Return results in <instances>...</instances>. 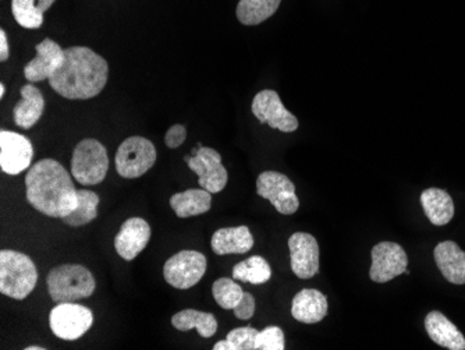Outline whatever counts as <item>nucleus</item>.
Returning <instances> with one entry per match:
<instances>
[{
	"label": "nucleus",
	"instance_id": "obj_23",
	"mask_svg": "<svg viewBox=\"0 0 465 350\" xmlns=\"http://www.w3.org/2000/svg\"><path fill=\"white\" fill-rule=\"evenodd\" d=\"M212 193L205 189H190L173 194L170 198V207L178 218L203 216L211 209Z\"/></svg>",
	"mask_w": 465,
	"mask_h": 350
},
{
	"label": "nucleus",
	"instance_id": "obj_9",
	"mask_svg": "<svg viewBox=\"0 0 465 350\" xmlns=\"http://www.w3.org/2000/svg\"><path fill=\"white\" fill-rule=\"evenodd\" d=\"M257 193L265 200L270 201L276 211L283 216H293L300 208L296 186L283 173L275 170L260 173L257 179Z\"/></svg>",
	"mask_w": 465,
	"mask_h": 350
},
{
	"label": "nucleus",
	"instance_id": "obj_34",
	"mask_svg": "<svg viewBox=\"0 0 465 350\" xmlns=\"http://www.w3.org/2000/svg\"><path fill=\"white\" fill-rule=\"evenodd\" d=\"M9 55L10 48L6 32H5V30H0V60H2V62H6L7 59H9Z\"/></svg>",
	"mask_w": 465,
	"mask_h": 350
},
{
	"label": "nucleus",
	"instance_id": "obj_18",
	"mask_svg": "<svg viewBox=\"0 0 465 350\" xmlns=\"http://www.w3.org/2000/svg\"><path fill=\"white\" fill-rule=\"evenodd\" d=\"M436 265L442 275L454 285L465 283V252L460 249L457 243L447 240L439 243L433 252Z\"/></svg>",
	"mask_w": 465,
	"mask_h": 350
},
{
	"label": "nucleus",
	"instance_id": "obj_10",
	"mask_svg": "<svg viewBox=\"0 0 465 350\" xmlns=\"http://www.w3.org/2000/svg\"><path fill=\"white\" fill-rule=\"evenodd\" d=\"M186 162L198 176L199 186L209 193H221L226 188L229 175L218 151L209 147L198 148L194 151L193 157H186Z\"/></svg>",
	"mask_w": 465,
	"mask_h": 350
},
{
	"label": "nucleus",
	"instance_id": "obj_36",
	"mask_svg": "<svg viewBox=\"0 0 465 350\" xmlns=\"http://www.w3.org/2000/svg\"><path fill=\"white\" fill-rule=\"evenodd\" d=\"M5 93H6V88H5V84H0V98H4Z\"/></svg>",
	"mask_w": 465,
	"mask_h": 350
},
{
	"label": "nucleus",
	"instance_id": "obj_20",
	"mask_svg": "<svg viewBox=\"0 0 465 350\" xmlns=\"http://www.w3.org/2000/svg\"><path fill=\"white\" fill-rule=\"evenodd\" d=\"M425 329L435 344L451 350H465L464 335L441 311H431L425 318Z\"/></svg>",
	"mask_w": 465,
	"mask_h": 350
},
{
	"label": "nucleus",
	"instance_id": "obj_33",
	"mask_svg": "<svg viewBox=\"0 0 465 350\" xmlns=\"http://www.w3.org/2000/svg\"><path fill=\"white\" fill-rule=\"evenodd\" d=\"M239 319H250L255 313V299L251 293L244 292L242 300L239 301L236 308L232 309Z\"/></svg>",
	"mask_w": 465,
	"mask_h": 350
},
{
	"label": "nucleus",
	"instance_id": "obj_25",
	"mask_svg": "<svg viewBox=\"0 0 465 350\" xmlns=\"http://www.w3.org/2000/svg\"><path fill=\"white\" fill-rule=\"evenodd\" d=\"M56 0H12V12L15 22L28 30L42 27L43 13Z\"/></svg>",
	"mask_w": 465,
	"mask_h": 350
},
{
	"label": "nucleus",
	"instance_id": "obj_2",
	"mask_svg": "<svg viewBox=\"0 0 465 350\" xmlns=\"http://www.w3.org/2000/svg\"><path fill=\"white\" fill-rule=\"evenodd\" d=\"M109 65L87 47L65 51V63L50 78V88L66 99H91L104 91Z\"/></svg>",
	"mask_w": 465,
	"mask_h": 350
},
{
	"label": "nucleus",
	"instance_id": "obj_11",
	"mask_svg": "<svg viewBox=\"0 0 465 350\" xmlns=\"http://www.w3.org/2000/svg\"><path fill=\"white\" fill-rule=\"evenodd\" d=\"M252 114L262 124L283 133H293L298 129V119L285 108L282 99L273 89H263L255 96L251 105Z\"/></svg>",
	"mask_w": 465,
	"mask_h": 350
},
{
	"label": "nucleus",
	"instance_id": "obj_3",
	"mask_svg": "<svg viewBox=\"0 0 465 350\" xmlns=\"http://www.w3.org/2000/svg\"><path fill=\"white\" fill-rule=\"evenodd\" d=\"M38 271L24 253L2 250L0 253V292L14 300H24L34 290Z\"/></svg>",
	"mask_w": 465,
	"mask_h": 350
},
{
	"label": "nucleus",
	"instance_id": "obj_17",
	"mask_svg": "<svg viewBox=\"0 0 465 350\" xmlns=\"http://www.w3.org/2000/svg\"><path fill=\"white\" fill-rule=\"evenodd\" d=\"M328 299L316 289H303L294 296L291 314L298 323L316 324L328 314Z\"/></svg>",
	"mask_w": 465,
	"mask_h": 350
},
{
	"label": "nucleus",
	"instance_id": "obj_5",
	"mask_svg": "<svg viewBox=\"0 0 465 350\" xmlns=\"http://www.w3.org/2000/svg\"><path fill=\"white\" fill-rule=\"evenodd\" d=\"M109 170L106 147L96 139H86L74 148L71 175L80 185L96 186L102 183Z\"/></svg>",
	"mask_w": 465,
	"mask_h": 350
},
{
	"label": "nucleus",
	"instance_id": "obj_6",
	"mask_svg": "<svg viewBox=\"0 0 465 350\" xmlns=\"http://www.w3.org/2000/svg\"><path fill=\"white\" fill-rule=\"evenodd\" d=\"M155 162L157 148L152 142L140 135H132L124 140L114 158L117 173L124 179L141 178Z\"/></svg>",
	"mask_w": 465,
	"mask_h": 350
},
{
	"label": "nucleus",
	"instance_id": "obj_21",
	"mask_svg": "<svg viewBox=\"0 0 465 350\" xmlns=\"http://www.w3.org/2000/svg\"><path fill=\"white\" fill-rule=\"evenodd\" d=\"M43 109L45 99L41 89L31 83L27 84L22 88V101L17 102L13 111L14 124L22 129L30 130L42 116Z\"/></svg>",
	"mask_w": 465,
	"mask_h": 350
},
{
	"label": "nucleus",
	"instance_id": "obj_13",
	"mask_svg": "<svg viewBox=\"0 0 465 350\" xmlns=\"http://www.w3.org/2000/svg\"><path fill=\"white\" fill-rule=\"evenodd\" d=\"M34 157V147L25 135L2 130L0 133V168L7 175H20L28 170Z\"/></svg>",
	"mask_w": 465,
	"mask_h": 350
},
{
	"label": "nucleus",
	"instance_id": "obj_29",
	"mask_svg": "<svg viewBox=\"0 0 465 350\" xmlns=\"http://www.w3.org/2000/svg\"><path fill=\"white\" fill-rule=\"evenodd\" d=\"M212 295L222 309L232 310L242 300L244 290L239 283L230 278H221V280L214 281V286H212Z\"/></svg>",
	"mask_w": 465,
	"mask_h": 350
},
{
	"label": "nucleus",
	"instance_id": "obj_12",
	"mask_svg": "<svg viewBox=\"0 0 465 350\" xmlns=\"http://www.w3.org/2000/svg\"><path fill=\"white\" fill-rule=\"evenodd\" d=\"M407 253L397 243L382 242L372 249L369 277L374 282H389L401 273L407 272Z\"/></svg>",
	"mask_w": 465,
	"mask_h": 350
},
{
	"label": "nucleus",
	"instance_id": "obj_32",
	"mask_svg": "<svg viewBox=\"0 0 465 350\" xmlns=\"http://www.w3.org/2000/svg\"><path fill=\"white\" fill-rule=\"evenodd\" d=\"M186 139H187V129L183 124H173L166 133L165 144L166 147L175 150V148L180 147Z\"/></svg>",
	"mask_w": 465,
	"mask_h": 350
},
{
	"label": "nucleus",
	"instance_id": "obj_4",
	"mask_svg": "<svg viewBox=\"0 0 465 350\" xmlns=\"http://www.w3.org/2000/svg\"><path fill=\"white\" fill-rule=\"evenodd\" d=\"M48 292L56 303H74L96 292V278L80 264H63L50 270L46 278Z\"/></svg>",
	"mask_w": 465,
	"mask_h": 350
},
{
	"label": "nucleus",
	"instance_id": "obj_26",
	"mask_svg": "<svg viewBox=\"0 0 465 350\" xmlns=\"http://www.w3.org/2000/svg\"><path fill=\"white\" fill-rule=\"evenodd\" d=\"M282 0H240L237 19L244 25H258L275 14Z\"/></svg>",
	"mask_w": 465,
	"mask_h": 350
},
{
	"label": "nucleus",
	"instance_id": "obj_24",
	"mask_svg": "<svg viewBox=\"0 0 465 350\" xmlns=\"http://www.w3.org/2000/svg\"><path fill=\"white\" fill-rule=\"evenodd\" d=\"M172 324L178 331L187 332L196 329L203 338H211L218 331V321L214 314L204 313L194 309L176 313L172 317Z\"/></svg>",
	"mask_w": 465,
	"mask_h": 350
},
{
	"label": "nucleus",
	"instance_id": "obj_7",
	"mask_svg": "<svg viewBox=\"0 0 465 350\" xmlns=\"http://www.w3.org/2000/svg\"><path fill=\"white\" fill-rule=\"evenodd\" d=\"M206 272V257L196 250H181L169 258L163 267L166 282L180 290L196 286Z\"/></svg>",
	"mask_w": 465,
	"mask_h": 350
},
{
	"label": "nucleus",
	"instance_id": "obj_37",
	"mask_svg": "<svg viewBox=\"0 0 465 350\" xmlns=\"http://www.w3.org/2000/svg\"><path fill=\"white\" fill-rule=\"evenodd\" d=\"M45 347L42 346H28L25 347V350H43Z\"/></svg>",
	"mask_w": 465,
	"mask_h": 350
},
{
	"label": "nucleus",
	"instance_id": "obj_8",
	"mask_svg": "<svg viewBox=\"0 0 465 350\" xmlns=\"http://www.w3.org/2000/svg\"><path fill=\"white\" fill-rule=\"evenodd\" d=\"M50 324L58 338L76 341L91 329L94 314L81 304L59 303L50 311Z\"/></svg>",
	"mask_w": 465,
	"mask_h": 350
},
{
	"label": "nucleus",
	"instance_id": "obj_28",
	"mask_svg": "<svg viewBox=\"0 0 465 350\" xmlns=\"http://www.w3.org/2000/svg\"><path fill=\"white\" fill-rule=\"evenodd\" d=\"M78 194V206L71 212L70 216L61 218L63 224L68 226H84L98 216L99 196L96 191L77 190Z\"/></svg>",
	"mask_w": 465,
	"mask_h": 350
},
{
	"label": "nucleus",
	"instance_id": "obj_31",
	"mask_svg": "<svg viewBox=\"0 0 465 350\" xmlns=\"http://www.w3.org/2000/svg\"><path fill=\"white\" fill-rule=\"evenodd\" d=\"M257 329L252 327H242V328L232 329L227 334V338L232 342L234 350H255L258 336Z\"/></svg>",
	"mask_w": 465,
	"mask_h": 350
},
{
	"label": "nucleus",
	"instance_id": "obj_1",
	"mask_svg": "<svg viewBox=\"0 0 465 350\" xmlns=\"http://www.w3.org/2000/svg\"><path fill=\"white\" fill-rule=\"evenodd\" d=\"M27 200L43 216L65 218L78 206V194L70 173L58 161H38L25 176Z\"/></svg>",
	"mask_w": 465,
	"mask_h": 350
},
{
	"label": "nucleus",
	"instance_id": "obj_15",
	"mask_svg": "<svg viewBox=\"0 0 465 350\" xmlns=\"http://www.w3.org/2000/svg\"><path fill=\"white\" fill-rule=\"evenodd\" d=\"M37 56L24 68V76L30 83L50 80L65 63V51L55 41L46 38L38 43Z\"/></svg>",
	"mask_w": 465,
	"mask_h": 350
},
{
	"label": "nucleus",
	"instance_id": "obj_19",
	"mask_svg": "<svg viewBox=\"0 0 465 350\" xmlns=\"http://www.w3.org/2000/svg\"><path fill=\"white\" fill-rule=\"evenodd\" d=\"M214 254H244L254 247V236L247 226L222 227L211 240Z\"/></svg>",
	"mask_w": 465,
	"mask_h": 350
},
{
	"label": "nucleus",
	"instance_id": "obj_22",
	"mask_svg": "<svg viewBox=\"0 0 465 350\" xmlns=\"http://www.w3.org/2000/svg\"><path fill=\"white\" fill-rule=\"evenodd\" d=\"M421 206L432 225L443 226L454 216V201L451 194L442 189H426L421 194Z\"/></svg>",
	"mask_w": 465,
	"mask_h": 350
},
{
	"label": "nucleus",
	"instance_id": "obj_14",
	"mask_svg": "<svg viewBox=\"0 0 465 350\" xmlns=\"http://www.w3.org/2000/svg\"><path fill=\"white\" fill-rule=\"evenodd\" d=\"M291 270L300 280L315 277L319 271V246L313 235L297 232L288 239Z\"/></svg>",
	"mask_w": 465,
	"mask_h": 350
},
{
	"label": "nucleus",
	"instance_id": "obj_27",
	"mask_svg": "<svg viewBox=\"0 0 465 350\" xmlns=\"http://www.w3.org/2000/svg\"><path fill=\"white\" fill-rule=\"evenodd\" d=\"M272 277L269 262L260 255H252L232 268V280L262 285Z\"/></svg>",
	"mask_w": 465,
	"mask_h": 350
},
{
	"label": "nucleus",
	"instance_id": "obj_16",
	"mask_svg": "<svg viewBox=\"0 0 465 350\" xmlns=\"http://www.w3.org/2000/svg\"><path fill=\"white\" fill-rule=\"evenodd\" d=\"M150 239V224L145 219L134 216L127 219L120 227L119 234L114 237V249L123 260L132 262L147 247Z\"/></svg>",
	"mask_w": 465,
	"mask_h": 350
},
{
	"label": "nucleus",
	"instance_id": "obj_30",
	"mask_svg": "<svg viewBox=\"0 0 465 350\" xmlns=\"http://www.w3.org/2000/svg\"><path fill=\"white\" fill-rule=\"evenodd\" d=\"M286 347L282 328L272 326L258 332L255 350H283Z\"/></svg>",
	"mask_w": 465,
	"mask_h": 350
},
{
	"label": "nucleus",
	"instance_id": "obj_35",
	"mask_svg": "<svg viewBox=\"0 0 465 350\" xmlns=\"http://www.w3.org/2000/svg\"><path fill=\"white\" fill-rule=\"evenodd\" d=\"M214 350H234L232 349V342L229 339H224V341L218 342V344H214Z\"/></svg>",
	"mask_w": 465,
	"mask_h": 350
}]
</instances>
